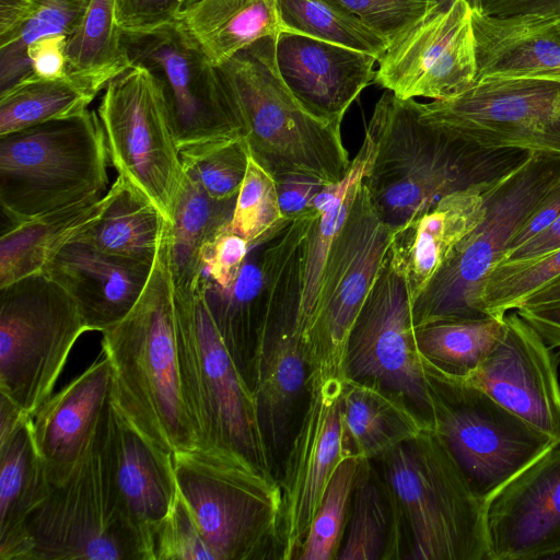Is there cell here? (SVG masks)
Masks as SVG:
<instances>
[{"mask_svg":"<svg viewBox=\"0 0 560 560\" xmlns=\"http://www.w3.org/2000/svg\"><path fill=\"white\" fill-rule=\"evenodd\" d=\"M346 372L402 395L432 423L436 387L418 348L409 291L389 253L351 330Z\"/></svg>","mask_w":560,"mask_h":560,"instance_id":"2e32d148","label":"cell"},{"mask_svg":"<svg viewBox=\"0 0 560 560\" xmlns=\"http://www.w3.org/2000/svg\"><path fill=\"white\" fill-rule=\"evenodd\" d=\"M401 521L371 460H359L351 514L338 560L400 558Z\"/></svg>","mask_w":560,"mask_h":560,"instance_id":"e575fe53","label":"cell"},{"mask_svg":"<svg viewBox=\"0 0 560 560\" xmlns=\"http://www.w3.org/2000/svg\"><path fill=\"white\" fill-rule=\"evenodd\" d=\"M113 0H90L66 43V73L93 94L132 67Z\"/></svg>","mask_w":560,"mask_h":560,"instance_id":"836d02e7","label":"cell"},{"mask_svg":"<svg viewBox=\"0 0 560 560\" xmlns=\"http://www.w3.org/2000/svg\"><path fill=\"white\" fill-rule=\"evenodd\" d=\"M108 161L103 126L89 109L0 136L2 213L16 224L101 198Z\"/></svg>","mask_w":560,"mask_h":560,"instance_id":"8992f818","label":"cell"},{"mask_svg":"<svg viewBox=\"0 0 560 560\" xmlns=\"http://www.w3.org/2000/svg\"><path fill=\"white\" fill-rule=\"evenodd\" d=\"M275 56L294 96L314 115L339 121L374 80L378 60L368 52L287 31L276 37Z\"/></svg>","mask_w":560,"mask_h":560,"instance_id":"7402d4cb","label":"cell"},{"mask_svg":"<svg viewBox=\"0 0 560 560\" xmlns=\"http://www.w3.org/2000/svg\"><path fill=\"white\" fill-rule=\"evenodd\" d=\"M151 560H217L179 492L152 532Z\"/></svg>","mask_w":560,"mask_h":560,"instance_id":"f6af8a7d","label":"cell"},{"mask_svg":"<svg viewBox=\"0 0 560 560\" xmlns=\"http://www.w3.org/2000/svg\"><path fill=\"white\" fill-rule=\"evenodd\" d=\"M307 374L292 317L282 315L273 328L260 325L252 363V387L271 454L287 440L294 406L306 389Z\"/></svg>","mask_w":560,"mask_h":560,"instance_id":"4316f807","label":"cell"},{"mask_svg":"<svg viewBox=\"0 0 560 560\" xmlns=\"http://www.w3.org/2000/svg\"><path fill=\"white\" fill-rule=\"evenodd\" d=\"M560 183V155L533 153L486 195L481 223L412 304L416 328L450 319L489 317L482 305L486 281L516 232Z\"/></svg>","mask_w":560,"mask_h":560,"instance_id":"ba28073f","label":"cell"},{"mask_svg":"<svg viewBox=\"0 0 560 560\" xmlns=\"http://www.w3.org/2000/svg\"><path fill=\"white\" fill-rule=\"evenodd\" d=\"M275 180L282 217L289 222L306 212L313 199L326 186L304 175H283Z\"/></svg>","mask_w":560,"mask_h":560,"instance_id":"681fc988","label":"cell"},{"mask_svg":"<svg viewBox=\"0 0 560 560\" xmlns=\"http://www.w3.org/2000/svg\"><path fill=\"white\" fill-rule=\"evenodd\" d=\"M423 365L438 393L433 429L482 502L559 443L476 385Z\"/></svg>","mask_w":560,"mask_h":560,"instance_id":"7c38bea8","label":"cell"},{"mask_svg":"<svg viewBox=\"0 0 560 560\" xmlns=\"http://www.w3.org/2000/svg\"><path fill=\"white\" fill-rule=\"evenodd\" d=\"M392 235L362 182L329 249L313 315L300 341L307 378L347 377L349 337L388 256Z\"/></svg>","mask_w":560,"mask_h":560,"instance_id":"8fae6325","label":"cell"},{"mask_svg":"<svg viewBox=\"0 0 560 560\" xmlns=\"http://www.w3.org/2000/svg\"><path fill=\"white\" fill-rule=\"evenodd\" d=\"M488 560H542L560 546V443L483 502Z\"/></svg>","mask_w":560,"mask_h":560,"instance_id":"d6986e66","label":"cell"},{"mask_svg":"<svg viewBox=\"0 0 560 560\" xmlns=\"http://www.w3.org/2000/svg\"><path fill=\"white\" fill-rule=\"evenodd\" d=\"M250 247L228 226L202 249L203 275L209 285L221 292L230 291L236 283Z\"/></svg>","mask_w":560,"mask_h":560,"instance_id":"7dc6e473","label":"cell"},{"mask_svg":"<svg viewBox=\"0 0 560 560\" xmlns=\"http://www.w3.org/2000/svg\"><path fill=\"white\" fill-rule=\"evenodd\" d=\"M555 302H560V278L530 295L521 306L540 305Z\"/></svg>","mask_w":560,"mask_h":560,"instance_id":"9f6ffc18","label":"cell"},{"mask_svg":"<svg viewBox=\"0 0 560 560\" xmlns=\"http://www.w3.org/2000/svg\"><path fill=\"white\" fill-rule=\"evenodd\" d=\"M346 377H308L304 416L279 480L281 560L295 559L325 490L345 460L340 397Z\"/></svg>","mask_w":560,"mask_h":560,"instance_id":"ac0fdd59","label":"cell"},{"mask_svg":"<svg viewBox=\"0 0 560 560\" xmlns=\"http://www.w3.org/2000/svg\"><path fill=\"white\" fill-rule=\"evenodd\" d=\"M431 4L435 8L445 9L452 4L454 0H429ZM472 10H480L481 0H466Z\"/></svg>","mask_w":560,"mask_h":560,"instance_id":"6f0895ef","label":"cell"},{"mask_svg":"<svg viewBox=\"0 0 560 560\" xmlns=\"http://www.w3.org/2000/svg\"><path fill=\"white\" fill-rule=\"evenodd\" d=\"M374 83L399 98L445 100L477 77L472 8L454 0L434 8L389 43L377 60Z\"/></svg>","mask_w":560,"mask_h":560,"instance_id":"e0dca14e","label":"cell"},{"mask_svg":"<svg viewBox=\"0 0 560 560\" xmlns=\"http://www.w3.org/2000/svg\"><path fill=\"white\" fill-rule=\"evenodd\" d=\"M170 230L130 312L102 331L113 370L110 402L167 453L199 448L179 374Z\"/></svg>","mask_w":560,"mask_h":560,"instance_id":"7a4b0ae2","label":"cell"},{"mask_svg":"<svg viewBox=\"0 0 560 560\" xmlns=\"http://www.w3.org/2000/svg\"><path fill=\"white\" fill-rule=\"evenodd\" d=\"M492 351L466 378L500 405L560 443V384L556 355L515 311ZM456 378V377H455Z\"/></svg>","mask_w":560,"mask_h":560,"instance_id":"ffe728a7","label":"cell"},{"mask_svg":"<svg viewBox=\"0 0 560 560\" xmlns=\"http://www.w3.org/2000/svg\"><path fill=\"white\" fill-rule=\"evenodd\" d=\"M419 117L490 150L560 155V82L477 78L462 93L419 103Z\"/></svg>","mask_w":560,"mask_h":560,"instance_id":"5bb4252c","label":"cell"},{"mask_svg":"<svg viewBox=\"0 0 560 560\" xmlns=\"http://www.w3.org/2000/svg\"><path fill=\"white\" fill-rule=\"evenodd\" d=\"M100 425L103 457L116 504L145 541L151 560L152 532L178 492L173 454L147 439L113 406L110 398Z\"/></svg>","mask_w":560,"mask_h":560,"instance_id":"44dd1931","label":"cell"},{"mask_svg":"<svg viewBox=\"0 0 560 560\" xmlns=\"http://www.w3.org/2000/svg\"><path fill=\"white\" fill-rule=\"evenodd\" d=\"M97 115L109 162L172 224L185 182L180 148L161 82L133 65L105 88Z\"/></svg>","mask_w":560,"mask_h":560,"instance_id":"4fadbf2b","label":"cell"},{"mask_svg":"<svg viewBox=\"0 0 560 560\" xmlns=\"http://www.w3.org/2000/svg\"><path fill=\"white\" fill-rule=\"evenodd\" d=\"M504 330V317L450 319L416 328V338L423 363L448 376L466 378L492 351Z\"/></svg>","mask_w":560,"mask_h":560,"instance_id":"8d00e7d4","label":"cell"},{"mask_svg":"<svg viewBox=\"0 0 560 560\" xmlns=\"http://www.w3.org/2000/svg\"><path fill=\"white\" fill-rule=\"evenodd\" d=\"M198 1H200V0H185L183 11L187 10L188 8H190L192 4H195Z\"/></svg>","mask_w":560,"mask_h":560,"instance_id":"91938a15","label":"cell"},{"mask_svg":"<svg viewBox=\"0 0 560 560\" xmlns=\"http://www.w3.org/2000/svg\"><path fill=\"white\" fill-rule=\"evenodd\" d=\"M104 199L100 217L73 241L107 254L154 261L171 226L158 207L120 175Z\"/></svg>","mask_w":560,"mask_h":560,"instance_id":"4dcf8cb0","label":"cell"},{"mask_svg":"<svg viewBox=\"0 0 560 560\" xmlns=\"http://www.w3.org/2000/svg\"><path fill=\"white\" fill-rule=\"evenodd\" d=\"M558 278L560 247L535 258L501 261L486 281L483 310L489 316L503 318Z\"/></svg>","mask_w":560,"mask_h":560,"instance_id":"b9f144b4","label":"cell"},{"mask_svg":"<svg viewBox=\"0 0 560 560\" xmlns=\"http://www.w3.org/2000/svg\"><path fill=\"white\" fill-rule=\"evenodd\" d=\"M32 0H0V35L12 28Z\"/></svg>","mask_w":560,"mask_h":560,"instance_id":"11a10c76","label":"cell"},{"mask_svg":"<svg viewBox=\"0 0 560 560\" xmlns=\"http://www.w3.org/2000/svg\"><path fill=\"white\" fill-rule=\"evenodd\" d=\"M542 560H560V546L547 553Z\"/></svg>","mask_w":560,"mask_h":560,"instance_id":"680465c9","label":"cell"},{"mask_svg":"<svg viewBox=\"0 0 560 560\" xmlns=\"http://www.w3.org/2000/svg\"><path fill=\"white\" fill-rule=\"evenodd\" d=\"M113 370L101 352L80 375L31 417L33 439L51 486L69 478L83 458L109 401Z\"/></svg>","mask_w":560,"mask_h":560,"instance_id":"603a6c76","label":"cell"},{"mask_svg":"<svg viewBox=\"0 0 560 560\" xmlns=\"http://www.w3.org/2000/svg\"><path fill=\"white\" fill-rule=\"evenodd\" d=\"M235 201L236 198H213L186 175L170 230L171 269L175 287H189L201 279L202 249L229 225Z\"/></svg>","mask_w":560,"mask_h":560,"instance_id":"d590c367","label":"cell"},{"mask_svg":"<svg viewBox=\"0 0 560 560\" xmlns=\"http://www.w3.org/2000/svg\"><path fill=\"white\" fill-rule=\"evenodd\" d=\"M282 31L368 52L377 59L389 40L354 14L326 0H277Z\"/></svg>","mask_w":560,"mask_h":560,"instance_id":"ab89813d","label":"cell"},{"mask_svg":"<svg viewBox=\"0 0 560 560\" xmlns=\"http://www.w3.org/2000/svg\"><path fill=\"white\" fill-rule=\"evenodd\" d=\"M552 349H560V302L523 305L514 310Z\"/></svg>","mask_w":560,"mask_h":560,"instance_id":"816d5d0a","label":"cell"},{"mask_svg":"<svg viewBox=\"0 0 560 560\" xmlns=\"http://www.w3.org/2000/svg\"><path fill=\"white\" fill-rule=\"evenodd\" d=\"M354 14L383 34L389 43L430 10L429 0H326Z\"/></svg>","mask_w":560,"mask_h":560,"instance_id":"bcb514c9","label":"cell"},{"mask_svg":"<svg viewBox=\"0 0 560 560\" xmlns=\"http://www.w3.org/2000/svg\"><path fill=\"white\" fill-rule=\"evenodd\" d=\"M154 261L104 253L71 241L44 267L75 302L91 330L104 331L120 322L140 298Z\"/></svg>","mask_w":560,"mask_h":560,"instance_id":"cb8c5ba5","label":"cell"},{"mask_svg":"<svg viewBox=\"0 0 560 560\" xmlns=\"http://www.w3.org/2000/svg\"><path fill=\"white\" fill-rule=\"evenodd\" d=\"M174 303L182 388L199 450L242 457L271 471L254 390L214 324L205 275L196 284L174 285Z\"/></svg>","mask_w":560,"mask_h":560,"instance_id":"277c9868","label":"cell"},{"mask_svg":"<svg viewBox=\"0 0 560 560\" xmlns=\"http://www.w3.org/2000/svg\"><path fill=\"white\" fill-rule=\"evenodd\" d=\"M345 459H381L432 423L400 394L346 377L340 397Z\"/></svg>","mask_w":560,"mask_h":560,"instance_id":"83f0119b","label":"cell"},{"mask_svg":"<svg viewBox=\"0 0 560 560\" xmlns=\"http://www.w3.org/2000/svg\"><path fill=\"white\" fill-rule=\"evenodd\" d=\"M172 458L178 492L217 560L281 559L282 493L271 471L199 448Z\"/></svg>","mask_w":560,"mask_h":560,"instance_id":"52a82bcc","label":"cell"},{"mask_svg":"<svg viewBox=\"0 0 560 560\" xmlns=\"http://www.w3.org/2000/svg\"><path fill=\"white\" fill-rule=\"evenodd\" d=\"M480 10L491 15L525 12H552L560 14V0H481Z\"/></svg>","mask_w":560,"mask_h":560,"instance_id":"db71d44e","label":"cell"},{"mask_svg":"<svg viewBox=\"0 0 560 560\" xmlns=\"http://www.w3.org/2000/svg\"><path fill=\"white\" fill-rule=\"evenodd\" d=\"M100 422L69 478L51 486L26 520L19 560H150L145 541L116 504Z\"/></svg>","mask_w":560,"mask_h":560,"instance_id":"9c48e42d","label":"cell"},{"mask_svg":"<svg viewBox=\"0 0 560 560\" xmlns=\"http://www.w3.org/2000/svg\"><path fill=\"white\" fill-rule=\"evenodd\" d=\"M67 37L65 35L46 36L31 44L26 50L31 73L45 79L67 77Z\"/></svg>","mask_w":560,"mask_h":560,"instance_id":"f907efd6","label":"cell"},{"mask_svg":"<svg viewBox=\"0 0 560 560\" xmlns=\"http://www.w3.org/2000/svg\"><path fill=\"white\" fill-rule=\"evenodd\" d=\"M366 128L375 151L363 184L392 231L453 192L494 186L533 154L453 137L422 121L415 98L389 91L376 102Z\"/></svg>","mask_w":560,"mask_h":560,"instance_id":"6da1fadb","label":"cell"},{"mask_svg":"<svg viewBox=\"0 0 560 560\" xmlns=\"http://www.w3.org/2000/svg\"><path fill=\"white\" fill-rule=\"evenodd\" d=\"M89 1H31L18 23L0 35L1 91L31 73V66L26 56L27 47L46 36H69L80 23Z\"/></svg>","mask_w":560,"mask_h":560,"instance_id":"f35d334b","label":"cell"},{"mask_svg":"<svg viewBox=\"0 0 560 560\" xmlns=\"http://www.w3.org/2000/svg\"><path fill=\"white\" fill-rule=\"evenodd\" d=\"M290 223L282 217L273 176L250 155L228 229L254 248Z\"/></svg>","mask_w":560,"mask_h":560,"instance_id":"7bdbcfd3","label":"cell"},{"mask_svg":"<svg viewBox=\"0 0 560 560\" xmlns=\"http://www.w3.org/2000/svg\"><path fill=\"white\" fill-rule=\"evenodd\" d=\"M133 65L162 84L179 148L243 137L233 94L221 73L177 19L159 27L122 31Z\"/></svg>","mask_w":560,"mask_h":560,"instance_id":"9a60e30c","label":"cell"},{"mask_svg":"<svg viewBox=\"0 0 560 560\" xmlns=\"http://www.w3.org/2000/svg\"><path fill=\"white\" fill-rule=\"evenodd\" d=\"M95 96L69 77L28 73L0 92V136L81 114Z\"/></svg>","mask_w":560,"mask_h":560,"instance_id":"74e56055","label":"cell"},{"mask_svg":"<svg viewBox=\"0 0 560 560\" xmlns=\"http://www.w3.org/2000/svg\"><path fill=\"white\" fill-rule=\"evenodd\" d=\"M490 188L453 192L393 231L390 262L404 278L411 304L456 247L481 223L486 213V195Z\"/></svg>","mask_w":560,"mask_h":560,"instance_id":"d4e9b609","label":"cell"},{"mask_svg":"<svg viewBox=\"0 0 560 560\" xmlns=\"http://www.w3.org/2000/svg\"><path fill=\"white\" fill-rule=\"evenodd\" d=\"M249 149L243 137L180 149L185 174L213 198L234 199L244 180Z\"/></svg>","mask_w":560,"mask_h":560,"instance_id":"ee69618b","label":"cell"},{"mask_svg":"<svg viewBox=\"0 0 560 560\" xmlns=\"http://www.w3.org/2000/svg\"><path fill=\"white\" fill-rule=\"evenodd\" d=\"M50 489L26 417L0 439V560L20 559L25 522Z\"/></svg>","mask_w":560,"mask_h":560,"instance_id":"f546056e","label":"cell"},{"mask_svg":"<svg viewBox=\"0 0 560 560\" xmlns=\"http://www.w3.org/2000/svg\"><path fill=\"white\" fill-rule=\"evenodd\" d=\"M104 196L10 224L0 237V288L42 272L46 264L102 213Z\"/></svg>","mask_w":560,"mask_h":560,"instance_id":"1f68e13d","label":"cell"},{"mask_svg":"<svg viewBox=\"0 0 560 560\" xmlns=\"http://www.w3.org/2000/svg\"><path fill=\"white\" fill-rule=\"evenodd\" d=\"M116 21L122 31H148L174 22L185 0H113Z\"/></svg>","mask_w":560,"mask_h":560,"instance_id":"c3c4849f","label":"cell"},{"mask_svg":"<svg viewBox=\"0 0 560 560\" xmlns=\"http://www.w3.org/2000/svg\"><path fill=\"white\" fill-rule=\"evenodd\" d=\"M477 78L560 82V14L472 10Z\"/></svg>","mask_w":560,"mask_h":560,"instance_id":"484cf974","label":"cell"},{"mask_svg":"<svg viewBox=\"0 0 560 560\" xmlns=\"http://www.w3.org/2000/svg\"><path fill=\"white\" fill-rule=\"evenodd\" d=\"M560 247V215L541 232L506 254L501 261L529 259ZM500 261V262H501Z\"/></svg>","mask_w":560,"mask_h":560,"instance_id":"f5cc1de1","label":"cell"},{"mask_svg":"<svg viewBox=\"0 0 560 560\" xmlns=\"http://www.w3.org/2000/svg\"><path fill=\"white\" fill-rule=\"evenodd\" d=\"M85 331L73 299L45 273L0 288V394L32 417Z\"/></svg>","mask_w":560,"mask_h":560,"instance_id":"30bf717a","label":"cell"},{"mask_svg":"<svg viewBox=\"0 0 560 560\" xmlns=\"http://www.w3.org/2000/svg\"><path fill=\"white\" fill-rule=\"evenodd\" d=\"M359 460L348 458L334 472L296 560H335L341 548Z\"/></svg>","mask_w":560,"mask_h":560,"instance_id":"60d3db41","label":"cell"},{"mask_svg":"<svg viewBox=\"0 0 560 560\" xmlns=\"http://www.w3.org/2000/svg\"><path fill=\"white\" fill-rule=\"evenodd\" d=\"M382 460L383 481L406 527L412 560H488L483 502L433 429Z\"/></svg>","mask_w":560,"mask_h":560,"instance_id":"5b68a950","label":"cell"},{"mask_svg":"<svg viewBox=\"0 0 560 560\" xmlns=\"http://www.w3.org/2000/svg\"><path fill=\"white\" fill-rule=\"evenodd\" d=\"M276 37L267 36L220 65L249 153L275 178L304 175L341 180L351 164L341 121L310 112L290 91L276 63Z\"/></svg>","mask_w":560,"mask_h":560,"instance_id":"3957f363","label":"cell"},{"mask_svg":"<svg viewBox=\"0 0 560 560\" xmlns=\"http://www.w3.org/2000/svg\"><path fill=\"white\" fill-rule=\"evenodd\" d=\"M374 151L373 135L365 128L361 148L351 160L346 176L326 185L310 205L314 213L302 255L300 290L293 319V330L299 341L308 328L329 249L368 174Z\"/></svg>","mask_w":560,"mask_h":560,"instance_id":"f1b7e54d","label":"cell"},{"mask_svg":"<svg viewBox=\"0 0 560 560\" xmlns=\"http://www.w3.org/2000/svg\"><path fill=\"white\" fill-rule=\"evenodd\" d=\"M178 20L215 66L282 32L277 0H200Z\"/></svg>","mask_w":560,"mask_h":560,"instance_id":"d6a6232c","label":"cell"}]
</instances>
